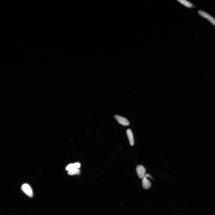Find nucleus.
I'll return each instance as SVG.
<instances>
[{
    "instance_id": "nucleus-7",
    "label": "nucleus",
    "mask_w": 215,
    "mask_h": 215,
    "mask_svg": "<svg viewBox=\"0 0 215 215\" xmlns=\"http://www.w3.org/2000/svg\"><path fill=\"white\" fill-rule=\"evenodd\" d=\"M81 165L80 163L76 162L75 164H70L68 165L66 167L65 169L67 171H69L75 169H79Z\"/></svg>"
},
{
    "instance_id": "nucleus-6",
    "label": "nucleus",
    "mask_w": 215,
    "mask_h": 215,
    "mask_svg": "<svg viewBox=\"0 0 215 215\" xmlns=\"http://www.w3.org/2000/svg\"><path fill=\"white\" fill-rule=\"evenodd\" d=\"M127 133L130 145L131 146L134 145V139L131 131L130 129H128L127 131Z\"/></svg>"
},
{
    "instance_id": "nucleus-2",
    "label": "nucleus",
    "mask_w": 215,
    "mask_h": 215,
    "mask_svg": "<svg viewBox=\"0 0 215 215\" xmlns=\"http://www.w3.org/2000/svg\"><path fill=\"white\" fill-rule=\"evenodd\" d=\"M147 177L152 179V176L149 174H146L142 179V186L143 188L146 189H149L151 186L150 182L147 179Z\"/></svg>"
},
{
    "instance_id": "nucleus-9",
    "label": "nucleus",
    "mask_w": 215,
    "mask_h": 215,
    "mask_svg": "<svg viewBox=\"0 0 215 215\" xmlns=\"http://www.w3.org/2000/svg\"><path fill=\"white\" fill-rule=\"evenodd\" d=\"M178 1L183 5L188 7V8H191L192 6L191 3L188 1H185V0H180V1Z\"/></svg>"
},
{
    "instance_id": "nucleus-3",
    "label": "nucleus",
    "mask_w": 215,
    "mask_h": 215,
    "mask_svg": "<svg viewBox=\"0 0 215 215\" xmlns=\"http://www.w3.org/2000/svg\"><path fill=\"white\" fill-rule=\"evenodd\" d=\"M137 174L140 179H143L146 175V170L142 165L137 166L136 168Z\"/></svg>"
},
{
    "instance_id": "nucleus-4",
    "label": "nucleus",
    "mask_w": 215,
    "mask_h": 215,
    "mask_svg": "<svg viewBox=\"0 0 215 215\" xmlns=\"http://www.w3.org/2000/svg\"><path fill=\"white\" fill-rule=\"evenodd\" d=\"M198 13L201 16L208 20L213 25L215 26V20L209 14L202 11H199Z\"/></svg>"
},
{
    "instance_id": "nucleus-5",
    "label": "nucleus",
    "mask_w": 215,
    "mask_h": 215,
    "mask_svg": "<svg viewBox=\"0 0 215 215\" xmlns=\"http://www.w3.org/2000/svg\"><path fill=\"white\" fill-rule=\"evenodd\" d=\"M115 118L117 121L120 124L124 126H128L129 123L125 118L118 115H115Z\"/></svg>"
},
{
    "instance_id": "nucleus-8",
    "label": "nucleus",
    "mask_w": 215,
    "mask_h": 215,
    "mask_svg": "<svg viewBox=\"0 0 215 215\" xmlns=\"http://www.w3.org/2000/svg\"><path fill=\"white\" fill-rule=\"evenodd\" d=\"M80 173V170L78 168L73 169L68 171V174L70 175H78Z\"/></svg>"
},
{
    "instance_id": "nucleus-1",
    "label": "nucleus",
    "mask_w": 215,
    "mask_h": 215,
    "mask_svg": "<svg viewBox=\"0 0 215 215\" xmlns=\"http://www.w3.org/2000/svg\"><path fill=\"white\" fill-rule=\"evenodd\" d=\"M22 191L27 196L32 197L33 196V192L32 189L29 185L27 184H24L21 187Z\"/></svg>"
}]
</instances>
